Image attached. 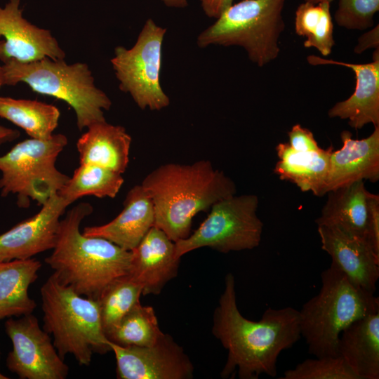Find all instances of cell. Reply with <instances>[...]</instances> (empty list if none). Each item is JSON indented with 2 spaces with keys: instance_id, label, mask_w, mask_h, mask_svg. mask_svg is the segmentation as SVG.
I'll return each mask as SVG.
<instances>
[{
  "instance_id": "19",
  "label": "cell",
  "mask_w": 379,
  "mask_h": 379,
  "mask_svg": "<svg viewBox=\"0 0 379 379\" xmlns=\"http://www.w3.org/2000/svg\"><path fill=\"white\" fill-rule=\"evenodd\" d=\"M154 225L153 204L142 185L127 193L121 213L108 223L86 227L83 234L104 238L126 251L135 248Z\"/></svg>"
},
{
  "instance_id": "33",
  "label": "cell",
  "mask_w": 379,
  "mask_h": 379,
  "mask_svg": "<svg viewBox=\"0 0 379 379\" xmlns=\"http://www.w3.org/2000/svg\"><path fill=\"white\" fill-rule=\"evenodd\" d=\"M288 136L289 145L296 151L312 152L321 149L312 132L300 124L294 125L288 132Z\"/></svg>"
},
{
  "instance_id": "27",
  "label": "cell",
  "mask_w": 379,
  "mask_h": 379,
  "mask_svg": "<svg viewBox=\"0 0 379 379\" xmlns=\"http://www.w3.org/2000/svg\"><path fill=\"white\" fill-rule=\"evenodd\" d=\"M330 8L331 2L328 1L317 4L304 1L298 6L295 15V32L306 38L304 47L314 48L324 57L331 53L335 45Z\"/></svg>"
},
{
  "instance_id": "22",
  "label": "cell",
  "mask_w": 379,
  "mask_h": 379,
  "mask_svg": "<svg viewBox=\"0 0 379 379\" xmlns=\"http://www.w3.org/2000/svg\"><path fill=\"white\" fill-rule=\"evenodd\" d=\"M327 194L321 215L315 220L317 226L337 227L367 243L368 199L371 192L366 190L364 180L355 181Z\"/></svg>"
},
{
  "instance_id": "5",
  "label": "cell",
  "mask_w": 379,
  "mask_h": 379,
  "mask_svg": "<svg viewBox=\"0 0 379 379\" xmlns=\"http://www.w3.org/2000/svg\"><path fill=\"white\" fill-rule=\"evenodd\" d=\"M41 299L43 329L52 335L62 359L72 354L79 365L88 366L94 353L111 351L98 300L77 293L62 284L54 274L41 286Z\"/></svg>"
},
{
  "instance_id": "18",
  "label": "cell",
  "mask_w": 379,
  "mask_h": 379,
  "mask_svg": "<svg viewBox=\"0 0 379 379\" xmlns=\"http://www.w3.org/2000/svg\"><path fill=\"white\" fill-rule=\"evenodd\" d=\"M340 138L342 147L330 155L326 194L355 181L379 180V126L363 139H353L348 131H343Z\"/></svg>"
},
{
  "instance_id": "14",
  "label": "cell",
  "mask_w": 379,
  "mask_h": 379,
  "mask_svg": "<svg viewBox=\"0 0 379 379\" xmlns=\"http://www.w3.org/2000/svg\"><path fill=\"white\" fill-rule=\"evenodd\" d=\"M69 206L58 194L34 215L0 234V262L28 259L55 245L60 217Z\"/></svg>"
},
{
  "instance_id": "9",
  "label": "cell",
  "mask_w": 379,
  "mask_h": 379,
  "mask_svg": "<svg viewBox=\"0 0 379 379\" xmlns=\"http://www.w3.org/2000/svg\"><path fill=\"white\" fill-rule=\"evenodd\" d=\"M258 204L255 194H236L215 203L192 234L175 242L176 257L203 247L224 253L258 247L263 230Z\"/></svg>"
},
{
  "instance_id": "39",
  "label": "cell",
  "mask_w": 379,
  "mask_h": 379,
  "mask_svg": "<svg viewBox=\"0 0 379 379\" xmlns=\"http://www.w3.org/2000/svg\"><path fill=\"white\" fill-rule=\"evenodd\" d=\"M7 378L8 377L5 376L4 375L0 373V379H7Z\"/></svg>"
},
{
  "instance_id": "38",
  "label": "cell",
  "mask_w": 379,
  "mask_h": 379,
  "mask_svg": "<svg viewBox=\"0 0 379 379\" xmlns=\"http://www.w3.org/2000/svg\"><path fill=\"white\" fill-rule=\"evenodd\" d=\"M4 85V75L2 65H0V88Z\"/></svg>"
},
{
  "instance_id": "36",
  "label": "cell",
  "mask_w": 379,
  "mask_h": 379,
  "mask_svg": "<svg viewBox=\"0 0 379 379\" xmlns=\"http://www.w3.org/2000/svg\"><path fill=\"white\" fill-rule=\"evenodd\" d=\"M20 135V133L18 130L0 125V147L15 140Z\"/></svg>"
},
{
  "instance_id": "24",
  "label": "cell",
  "mask_w": 379,
  "mask_h": 379,
  "mask_svg": "<svg viewBox=\"0 0 379 379\" xmlns=\"http://www.w3.org/2000/svg\"><path fill=\"white\" fill-rule=\"evenodd\" d=\"M41 267L34 258L0 262V320L32 314L36 304L28 294Z\"/></svg>"
},
{
  "instance_id": "29",
  "label": "cell",
  "mask_w": 379,
  "mask_h": 379,
  "mask_svg": "<svg viewBox=\"0 0 379 379\" xmlns=\"http://www.w3.org/2000/svg\"><path fill=\"white\" fill-rule=\"evenodd\" d=\"M141 294L142 287L128 275L114 280L105 288L98 299L105 335L140 302Z\"/></svg>"
},
{
  "instance_id": "3",
  "label": "cell",
  "mask_w": 379,
  "mask_h": 379,
  "mask_svg": "<svg viewBox=\"0 0 379 379\" xmlns=\"http://www.w3.org/2000/svg\"><path fill=\"white\" fill-rule=\"evenodd\" d=\"M92 212L90 204L81 202L66 213L60 220L53 252L45 262L62 284L98 300L112 281L128 274L131 251L81 232L82 220Z\"/></svg>"
},
{
  "instance_id": "20",
  "label": "cell",
  "mask_w": 379,
  "mask_h": 379,
  "mask_svg": "<svg viewBox=\"0 0 379 379\" xmlns=\"http://www.w3.org/2000/svg\"><path fill=\"white\" fill-rule=\"evenodd\" d=\"M132 138L121 126L98 122L77 142L80 164H93L123 174L129 163Z\"/></svg>"
},
{
  "instance_id": "32",
  "label": "cell",
  "mask_w": 379,
  "mask_h": 379,
  "mask_svg": "<svg viewBox=\"0 0 379 379\" xmlns=\"http://www.w3.org/2000/svg\"><path fill=\"white\" fill-rule=\"evenodd\" d=\"M366 241L379 258V196L373 193L368 199Z\"/></svg>"
},
{
  "instance_id": "30",
  "label": "cell",
  "mask_w": 379,
  "mask_h": 379,
  "mask_svg": "<svg viewBox=\"0 0 379 379\" xmlns=\"http://www.w3.org/2000/svg\"><path fill=\"white\" fill-rule=\"evenodd\" d=\"M280 379H359L340 355L307 359L293 369L285 371Z\"/></svg>"
},
{
  "instance_id": "7",
  "label": "cell",
  "mask_w": 379,
  "mask_h": 379,
  "mask_svg": "<svg viewBox=\"0 0 379 379\" xmlns=\"http://www.w3.org/2000/svg\"><path fill=\"white\" fill-rule=\"evenodd\" d=\"M285 0H242L232 4L197 37L199 48L239 46L248 58L263 67L278 57L285 28Z\"/></svg>"
},
{
  "instance_id": "8",
  "label": "cell",
  "mask_w": 379,
  "mask_h": 379,
  "mask_svg": "<svg viewBox=\"0 0 379 379\" xmlns=\"http://www.w3.org/2000/svg\"><path fill=\"white\" fill-rule=\"evenodd\" d=\"M67 144V137L60 133L46 140L30 138L0 156L1 196L15 195L20 208H27L30 201L44 204L69 178L55 165Z\"/></svg>"
},
{
  "instance_id": "10",
  "label": "cell",
  "mask_w": 379,
  "mask_h": 379,
  "mask_svg": "<svg viewBox=\"0 0 379 379\" xmlns=\"http://www.w3.org/2000/svg\"><path fill=\"white\" fill-rule=\"evenodd\" d=\"M166 29L149 18L134 46H117L111 59L119 89L131 95L141 109L161 110L170 104L160 84L162 44Z\"/></svg>"
},
{
  "instance_id": "26",
  "label": "cell",
  "mask_w": 379,
  "mask_h": 379,
  "mask_svg": "<svg viewBox=\"0 0 379 379\" xmlns=\"http://www.w3.org/2000/svg\"><path fill=\"white\" fill-rule=\"evenodd\" d=\"M124 181L122 174L99 166L80 164L58 194L69 205L84 196L114 198Z\"/></svg>"
},
{
  "instance_id": "23",
  "label": "cell",
  "mask_w": 379,
  "mask_h": 379,
  "mask_svg": "<svg viewBox=\"0 0 379 379\" xmlns=\"http://www.w3.org/2000/svg\"><path fill=\"white\" fill-rule=\"evenodd\" d=\"M333 147L318 151L299 152L288 142L279 143L276 151L279 161L274 172L281 180L297 185L302 192H312L315 196L326 194L325 187L329 168L330 155Z\"/></svg>"
},
{
  "instance_id": "25",
  "label": "cell",
  "mask_w": 379,
  "mask_h": 379,
  "mask_svg": "<svg viewBox=\"0 0 379 379\" xmlns=\"http://www.w3.org/2000/svg\"><path fill=\"white\" fill-rule=\"evenodd\" d=\"M60 117L59 109L53 105L0 96V117L23 129L31 138H51Z\"/></svg>"
},
{
  "instance_id": "2",
  "label": "cell",
  "mask_w": 379,
  "mask_h": 379,
  "mask_svg": "<svg viewBox=\"0 0 379 379\" xmlns=\"http://www.w3.org/2000/svg\"><path fill=\"white\" fill-rule=\"evenodd\" d=\"M140 185L153 204L154 226L174 242L190 234L198 213L208 212L215 203L237 192L234 181L204 159L191 164H162Z\"/></svg>"
},
{
  "instance_id": "21",
  "label": "cell",
  "mask_w": 379,
  "mask_h": 379,
  "mask_svg": "<svg viewBox=\"0 0 379 379\" xmlns=\"http://www.w3.org/2000/svg\"><path fill=\"white\" fill-rule=\"evenodd\" d=\"M338 354L359 379L379 378V311L357 319L341 332Z\"/></svg>"
},
{
  "instance_id": "15",
  "label": "cell",
  "mask_w": 379,
  "mask_h": 379,
  "mask_svg": "<svg viewBox=\"0 0 379 379\" xmlns=\"http://www.w3.org/2000/svg\"><path fill=\"white\" fill-rule=\"evenodd\" d=\"M307 60L312 65L343 66L354 74V91L328 110L329 117L347 119L348 124L355 129H361L368 124L379 126V48L375 49L372 62L364 64L336 61L314 55L307 56Z\"/></svg>"
},
{
  "instance_id": "6",
  "label": "cell",
  "mask_w": 379,
  "mask_h": 379,
  "mask_svg": "<svg viewBox=\"0 0 379 379\" xmlns=\"http://www.w3.org/2000/svg\"><path fill=\"white\" fill-rule=\"evenodd\" d=\"M2 67L4 85L24 82L38 93L65 101L74 109L80 131L106 121L104 110L110 109L112 101L95 85L87 64L45 58L27 63L11 60Z\"/></svg>"
},
{
  "instance_id": "34",
  "label": "cell",
  "mask_w": 379,
  "mask_h": 379,
  "mask_svg": "<svg viewBox=\"0 0 379 379\" xmlns=\"http://www.w3.org/2000/svg\"><path fill=\"white\" fill-rule=\"evenodd\" d=\"M370 48H379L378 25L359 37L354 52L357 54H361L364 51Z\"/></svg>"
},
{
  "instance_id": "28",
  "label": "cell",
  "mask_w": 379,
  "mask_h": 379,
  "mask_svg": "<svg viewBox=\"0 0 379 379\" xmlns=\"http://www.w3.org/2000/svg\"><path fill=\"white\" fill-rule=\"evenodd\" d=\"M163 334L154 309L138 302L106 336L120 346H149Z\"/></svg>"
},
{
  "instance_id": "13",
  "label": "cell",
  "mask_w": 379,
  "mask_h": 379,
  "mask_svg": "<svg viewBox=\"0 0 379 379\" xmlns=\"http://www.w3.org/2000/svg\"><path fill=\"white\" fill-rule=\"evenodd\" d=\"M20 0H8L0 6V60L31 62L45 58L64 60L65 53L48 29L30 23L22 16Z\"/></svg>"
},
{
  "instance_id": "4",
  "label": "cell",
  "mask_w": 379,
  "mask_h": 379,
  "mask_svg": "<svg viewBox=\"0 0 379 379\" xmlns=\"http://www.w3.org/2000/svg\"><path fill=\"white\" fill-rule=\"evenodd\" d=\"M319 292L299 311L301 337L316 357L338 356L341 332L368 314L379 311V298L354 285L332 263L321 274Z\"/></svg>"
},
{
  "instance_id": "35",
  "label": "cell",
  "mask_w": 379,
  "mask_h": 379,
  "mask_svg": "<svg viewBox=\"0 0 379 379\" xmlns=\"http://www.w3.org/2000/svg\"><path fill=\"white\" fill-rule=\"evenodd\" d=\"M233 3V0H200L204 13L209 18H218Z\"/></svg>"
},
{
  "instance_id": "12",
  "label": "cell",
  "mask_w": 379,
  "mask_h": 379,
  "mask_svg": "<svg viewBox=\"0 0 379 379\" xmlns=\"http://www.w3.org/2000/svg\"><path fill=\"white\" fill-rule=\"evenodd\" d=\"M119 379H190L194 367L184 349L164 333L149 346H120L109 340Z\"/></svg>"
},
{
  "instance_id": "11",
  "label": "cell",
  "mask_w": 379,
  "mask_h": 379,
  "mask_svg": "<svg viewBox=\"0 0 379 379\" xmlns=\"http://www.w3.org/2000/svg\"><path fill=\"white\" fill-rule=\"evenodd\" d=\"M5 328L13 345L6 359L10 371L22 379L67 378L69 367L58 353L50 335L41 328L34 315L9 319Z\"/></svg>"
},
{
  "instance_id": "17",
  "label": "cell",
  "mask_w": 379,
  "mask_h": 379,
  "mask_svg": "<svg viewBox=\"0 0 379 379\" xmlns=\"http://www.w3.org/2000/svg\"><path fill=\"white\" fill-rule=\"evenodd\" d=\"M321 248L356 286L371 293L379 278V258L362 239L335 227L318 226Z\"/></svg>"
},
{
  "instance_id": "16",
  "label": "cell",
  "mask_w": 379,
  "mask_h": 379,
  "mask_svg": "<svg viewBox=\"0 0 379 379\" xmlns=\"http://www.w3.org/2000/svg\"><path fill=\"white\" fill-rule=\"evenodd\" d=\"M131 251L128 276L140 285L142 295L161 293L177 276L180 258L175 255V244L167 234L152 226Z\"/></svg>"
},
{
  "instance_id": "1",
  "label": "cell",
  "mask_w": 379,
  "mask_h": 379,
  "mask_svg": "<svg viewBox=\"0 0 379 379\" xmlns=\"http://www.w3.org/2000/svg\"><path fill=\"white\" fill-rule=\"evenodd\" d=\"M212 333L227 350L222 378L237 371L241 379H258L261 374L276 377L279 355L301 338L299 311L270 307L258 321L245 318L237 307L234 277L228 273L213 314Z\"/></svg>"
},
{
  "instance_id": "31",
  "label": "cell",
  "mask_w": 379,
  "mask_h": 379,
  "mask_svg": "<svg viewBox=\"0 0 379 379\" xmlns=\"http://www.w3.org/2000/svg\"><path fill=\"white\" fill-rule=\"evenodd\" d=\"M333 0H305L317 4ZM379 10V0H339L335 20L340 27L364 30L373 26V16Z\"/></svg>"
},
{
  "instance_id": "37",
  "label": "cell",
  "mask_w": 379,
  "mask_h": 379,
  "mask_svg": "<svg viewBox=\"0 0 379 379\" xmlns=\"http://www.w3.org/2000/svg\"><path fill=\"white\" fill-rule=\"evenodd\" d=\"M166 6L176 8H183L187 6V0H160Z\"/></svg>"
}]
</instances>
